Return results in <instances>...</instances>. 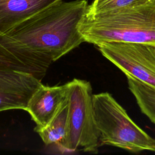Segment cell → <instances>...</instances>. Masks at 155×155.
Returning <instances> with one entry per match:
<instances>
[{
    "instance_id": "cell-11",
    "label": "cell",
    "mask_w": 155,
    "mask_h": 155,
    "mask_svg": "<svg viewBox=\"0 0 155 155\" xmlns=\"http://www.w3.org/2000/svg\"><path fill=\"white\" fill-rule=\"evenodd\" d=\"M0 67L10 68L33 74L40 80L45 74L38 69L26 64L0 42Z\"/></svg>"
},
{
    "instance_id": "cell-4",
    "label": "cell",
    "mask_w": 155,
    "mask_h": 155,
    "mask_svg": "<svg viewBox=\"0 0 155 155\" xmlns=\"http://www.w3.org/2000/svg\"><path fill=\"white\" fill-rule=\"evenodd\" d=\"M69 112L67 133L58 145L68 151L97 153L101 144L93 109L92 88L85 80L68 82Z\"/></svg>"
},
{
    "instance_id": "cell-2",
    "label": "cell",
    "mask_w": 155,
    "mask_h": 155,
    "mask_svg": "<svg viewBox=\"0 0 155 155\" xmlns=\"http://www.w3.org/2000/svg\"><path fill=\"white\" fill-rule=\"evenodd\" d=\"M78 30L84 42L95 45L113 42L155 45V3L96 13L85 12Z\"/></svg>"
},
{
    "instance_id": "cell-6",
    "label": "cell",
    "mask_w": 155,
    "mask_h": 155,
    "mask_svg": "<svg viewBox=\"0 0 155 155\" xmlns=\"http://www.w3.org/2000/svg\"><path fill=\"white\" fill-rule=\"evenodd\" d=\"M42 84L31 73L0 67V112L13 109L25 110L31 95Z\"/></svg>"
},
{
    "instance_id": "cell-13",
    "label": "cell",
    "mask_w": 155,
    "mask_h": 155,
    "mask_svg": "<svg viewBox=\"0 0 155 155\" xmlns=\"http://www.w3.org/2000/svg\"><path fill=\"white\" fill-rule=\"evenodd\" d=\"M104 1V0H94L92 3L96 4V3H98V2H101V1Z\"/></svg>"
},
{
    "instance_id": "cell-14",
    "label": "cell",
    "mask_w": 155,
    "mask_h": 155,
    "mask_svg": "<svg viewBox=\"0 0 155 155\" xmlns=\"http://www.w3.org/2000/svg\"><path fill=\"white\" fill-rule=\"evenodd\" d=\"M150 1L153 2H154L155 3V0H150Z\"/></svg>"
},
{
    "instance_id": "cell-1",
    "label": "cell",
    "mask_w": 155,
    "mask_h": 155,
    "mask_svg": "<svg viewBox=\"0 0 155 155\" xmlns=\"http://www.w3.org/2000/svg\"><path fill=\"white\" fill-rule=\"evenodd\" d=\"M88 5L87 0L55 2L0 33V42L46 74L52 62L84 42L78 26Z\"/></svg>"
},
{
    "instance_id": "cell-12",
    "label": "cell",
    "mask_w": 155,
    "mask_h": 155,
    "mask_svg": "<svg viewBox=\"0 0 155 155\" xmlns=\"http://www.w3.org/2000/svg\"><path fill=\"white\" fill-rule=\"evenodd\" d=\"M150 0H104L98 3L88 5L86 10L88 13H96L117 8L142 4Z\"/></svg>"
},
{
    "instance_id": "cell-8",
    "label": "cell",
    "mask_w": 155,
    "mask_h": 155,
    "mask_svg": "<svg viewBox=\"0 0 155 155\" xmlns=\"http://www.w3.org/2000/svg\"><path fill=\"white\" fill-rule=\"evenodd\" d=\"M62 0H0V33L39 11Z\"/></svg>"
},
{
    "instance_id": "cell-3",
    "label": "cell",
    "mask_w": 155,
    "mask_h": 155,
    "mask_svg": "<svg viewBox=\"0 0 155 155\" xmlns=\"http://www.w3.org/2000/svg\"><path fill=\"white\" fill-rule=\"evenodd\" d=\"M96 124L101 145L121 148L130 153L155 152V139L140 128L111 94L93 96Z\"/></svg>"
},
{
    "instance_id": "cell-10",
    "label": "cell",
    "mask_w": 155,
    "mask_h": 155,
    "mask_svg": "<svg viewBox=\"0 0 155 155\" xmlns=\"http://www.w3.org/2000/svg\"><path fill=\"white\" fill-rule=\"evenodd\" d=\"M127 78L128 88L140 111L155 124V88L136 79Z\"/></svg>"
},
{
    "instance_id": "cell-5",
    "label": "cell",
    "mask_w": 155,
    "mask_h": 155,
    "mask_svg": "<svg viewBox=\"0 0 155 155\" xmlns=\"http://www.w3.org/2000/svg\"><path fill=\"white\" fill-rule=\"evenodd\" d=\"M96 46L127 77L155 88V45L113 42Z\"/></svg>"
},
{
    "instance_id": "cell-9",
    "label": "cell",
    "mask_w": 155,
    "mask_h": 155,
    "mask_svg": "<svg viewBox=\"0 0 155 155\" xmlns=\"http://www.w3.org/2000/svg\"><path fill=\"white\" fill-rule=\"evenodd\" d=\"M68 112L69 99L67 96L48 125L44 128L34 130L45 145H49L54 143L58 145L64 139L67 130Z\"/></svg>"
},
{
    "instance_id": "cell-7",
    "label": "cell",
    "mask_w": 155,
    "mask_h": 155,
    "mask_svg": "<svg viewBox=\"0 0 155 155\" xmlns=\"http://www.w3.org/2000/svg\"><path fill=\"white\" fill-rule=\"evenodd\" d=\"M68 93V83L52 87L42 84L35 90L25 109L36 125L34 130L48 125L67 97Z\"/></svg>"
}]
</instances>
